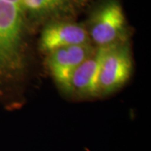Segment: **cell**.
Wrapping results in <instances>:
<instances>
[{"label": "cell", "mask_w": 151, "mask_h": 151, "mask_svg": "<svg viewBox=\"0 0 151 151\" xmlns=\"http://www.w3.org/2000/svg\"><path fill=\"white\" fill-rule=\"evenodd\" d=\"M29 28L63 19H74L77 9L70 0H23Z\"/></svg>", "instance_id": "52a82bcc"}, {"label": "cell", "mask_w": 151, "mask_h": 151, "mask_svg": "<svg viewBox=\"0 0 151 151\" xmlns=\"http://www.w3.org/2000/svg\"><path fill=\"white\" fill-rule=\"evenodd\" d=\"M94 50L91 44H86L57 49L47 54L46 65L49 72L62 90L68 91L76 69L92 55Z\"/></svg>", "instance_id": "5b68a950"}, {"label": "cell", "mask_w": 151, "mask_h": 151, "mask_svg": "<svg viewBox=\"0 0 151 151\" xmlns=\"http://www.w3.org/2000/svg\"><path fill=\"white\" fill-rule=\"evenodd\" d=\"M86 44H92L86 25L75 22L74 19H63L44 24L39 48L47 55L57 49Z\"/></svg>", "instance_id": "277c9868"}, {"label": "cell", "mask_w": 151, "mask_h": 151, "mask_svg": "<svg viewBox=\"0 0 151 151\" xmlns=\"http://www.w3.org/2000/svg\"><path fill=\"white\" fill-rule=\"evenodd\" d=\"M88 17L86 30L97 47H107L125 42L128 23L119 0L94 2Z\"/></svg>", "instance_id": "7a4b0ae2"}, {"label": "cell", "mask_w": 151, "mask_h": 151, "mask_svg": "<svg viewBox=\"0 0 151 151\" xmlns=\"http://www.w3.org/2000/svg\"><path fill=\"white\" fill-rule=\"evenodd\" d=\"M29 29L23 0H0V100L25 73Z\"/></svg>", "instance_id": "6da1fadb"}, {"label": "cell", "mask_w": 151, "mask_h": 151, "mask_svg": "<svg viewBox=\"0 0 151 151\" xmlns=\"http://www.w3.org/2000/svg\"><path fill=\"white\" fill-rule=\"evenodd\" d=\"M70 1L72 2V4L76 8V9L79 10L82 8H85L86 6L91 5L97 0H70Z\"/></svg>", "instance_id": "ba28073f"}, {"label": "cell", "mask_w": 151, "mask_h": 151, "mask_svg": "<svg viewBox=\"0 0 151 151\" xmlns=\"http://www.w3.org/2000/svg\"><path fill=\"white\" fill-rule=\"evenodd\" d=\"M133 71V59L126 42L107 47L98 80V96L117 91L129 81Z\"/></svg>", "instance_id": "3957f363"}, {"label": "cell", "mask_w": 151, "mask_h": 151, "mask_svg": "<svg viewBox=\"0 0 151 151\" xmlns=\"http://www.w3.org/2000/svg\"><path fill=\"white\" fill-rule=\"evenodd\" d=\"M107 47L95 48L92 55L76 69L67 92L79 97L98 96V80Z\"/></svg>", "instance_id": "8992f818"}]
</instances>
